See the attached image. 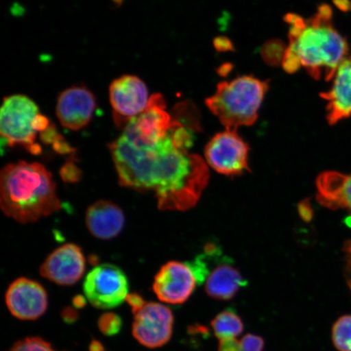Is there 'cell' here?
<instances>
[{"instance_id": "cell-1", "label": "cell", "mask_w": 351, "mask_h": 351, "mask_svg": "<svg viewBox=\"0 0 351 351\" xmlns=\"http://www.w3.org/2000/svg\"><path fill=\"white\" fill-rule=\"evenodd\" d=\"M170 132L151 144L132 142L121 135L109 149L121 186L153 192L160 210H186L199 200L209 170L199 156L176 146Z\"/></svg>"}, {"instance_id": "cell-2", "label": "cell", "mask_w": 351, "mask_h": 351, "mask_svg": "<svg viewBox=\"0 0 351 351\" xmlns=\"http://www.w3.org/2000/svg\"><path fill=\"white\" fill-rule=\"evenodd\" d=\"M332 8L322 4L317 14L309 20L296 14H288L289 45L288 49L295 53L311 77H335L337 69L348 54L346 39L332 25Z\"/></svg>"}, {"instance_id": "cell-3", "label": "cell", "mask_w": 351, "mask_h": 351, "mask_svg": "<svg viewBox=\"0 0 351 351\" xmlns=\"http://www.w3.org/2000/svg\"><path fill=\"white\" fill-rule=\"evenodd\" d=\"M0 204L7 217L27 223L60 208L53 177L39 163L19 161L6 165L0 175Z\"/></svg>"}, {"instance_id": "cell-4", "label": "cell", "mask_w": 351, "mask_h": 351, "mask_svg": "<svg viewBox=\"0 0 351 351\" xmlns=\"http://www.w3.org/2000/svg\"><path fill=\"white\" fill-rule=\"evenodd\" d=\"M269 83L251 76L219 83L216 93L206 104L228 130L254 124Z\"/></svg>"}, {"instance_id": "cell-5", "label": "cell", "mask_w": 351, "mask_h": 351, "mask_svg": "<svg viewBox=\"0 0 351 351\" xmlns=\"http://www.w3.org/2000/svg\"><path fill=\"white\" fill-rule=\"evenodd\" d=\"M39 114L37 104L27 96L13 95L4 99L0 113L2 145L23 147L33 155L41 154L42 147L36 142L39 133L35 125Z\"/></svg>"}, {"instance_id": "cell-6", "label": "cell", "mask_w": 351, "mask_h": 351, "mask_svg": "<svg viewBox=\"0 0 351 351\" xmlns=\"http://www.w3.org/2000/svg\"><path fill=\"white\" fill-rule=\"evenodd\" d=\"M83 291L90 304L99 309L115 308L130 295L126 275L111 263L95 267L86 276Z\"/></svg>"}, {"instance_id": "cell-7", "label": "cell", "mask_w": 351, "mask_h": 351, "mask_svg": "<svg viewBox=\"0 0 351 351\" xmlns=\"http://www.w3.org/2000/svg\"><path fill=\"white\" fill-rule=\"evenodd\" d=\"M150 98L146 83L137 76L124 75L114 80L109 87V99L116 125L124 129L146 110Z\"/></svg>"}, {"instance_id": "cell-8", "label": "cell", "mask_w": 351, "mask_h": 351, "mask_svg": "<svg viewBox=\"0 0 351 351\" xmlns=\"http://www.w3.org/2000/svg\"><path fill=\"white\" fill-rule=\"evenodd\" d=\"M174 122L167 112L163 95L154 94L146 110L123 129L121 136L132 142L155 143L168 136Z\"/></svg>"}, {"instance_id": "cell-9", "label": "cell", "mask_w": 351, "mask_h": 351, "mask_svg": "<svg viewBox=\"0 0 351 351\" xmlns=\"http://www.w3.org/2000/svg\"><path fill=\"white\" fill-rule=\"evenodd\" d=\"M249 147L235 131L227 130L214 136L205 149L208 165L218 173L239 175L249 171Z\"/></svg>"}, {"instance_id": "cell-10", "label": "cell", "mask_w": 351, "mask_h": 351, "mask_svg": "<svg viewBox=\"0 0 351 351\" xmlns=\"http://www.w3.org/2000/svg\"><path fill=\"white\" fill-rule=\"evenodd\" d=\"M172 311L156 302L145 304L134 313L133 335L140 344L158 348L168 343L173 335Z\"/></svg>"}, {"instance_id": "cell-11", "label": "cell", "mask_w": 351, "mask_h": 351, "mask_svg": "<svg viewBox=\"0 0 351 351\" xmlns=\"http://www.w3.org/2000/svg\"><path fill=\"white\" fill-rule=\"evenodd\" d=\"M197 284L196 276L188 263L170 261L156 275L153 291L166 304H182L194 293Z\"/></svg>"}, {"instance_id": "cell-12", "label": "cell", "mask_w": 351, "mask_h": 351, "mask_svg": "<svg viewBox=\"0 0 351 351\" xmlns=\"http://www.w3.org/2000/svg\"><path fill=\"white\" fill-rule=\"evenodd\" d=\"M96 104L95 96L87 87L73 86L60 94L56 103V116L64 128L80 130L90 124Z\"/></svg>"}, {"instance_id": "cell-13", "label": "cell", "mask_w": 351, "mask_h": 351, "mask_svg": "<svg viewBox=\"0 0 351 351\" xmlns=\"http://www.w3.org/2000/svg\"><path fill=\"white\" fill-rule=\"evenodd\" d=\"M5 300L13 317L23 320L42 317L48 306L47 293L43 285L25 278L16 279L10 285Z\"/></svg>"}, {"instance_id": "cell-14", "label": "cell", "mask_w": 351, "mask_h": 351, "mask_svg": "<svg viewBox=\"0 0 351 351\" xmlns=\"http://www.w3.org/2000/svg\"><path fill=\"white\" fill-rule=\"evenodd\" d=\"M86 258L81 247L73 243L61 245L47 256L40 267L44 278L60 285H72L82 278Z\"/></svg>"}, {"instance_id": "cell-15", "label": "cell", "mask_w": 351, "mask_h": 351, "mask_svg": "<svg viewBox=\"0 0 351 351\" xmlns=\"http://www.w3.org/2000/svg\"><path fill=\"white\" fill-rule=\"evenodd\" d=\"M331 89L320 94L327 101V120L333 125L351 116V58L342 61Z\"/></svg>"}, {"instance_id": "cell-16", "label": "cell", "mask_w": 351, "mask_h": 351, "mask_svg": "<svg viewBox=\"0 0 351 351\" xmlns=\"http://www.w3.org/2000/svg\"><path fill=\"white\" fill-rule=\"evenodd\" d=\"M125 215L119 206L111 201L99 200L90 206L86 213V225L90 234L101 240L115 238L125 226Z\"/></svg>"}, {"instance_id": "cell-17", "label": "cell", "mask_w": 351, "mask_h": 351, "mask_svg": "<svg viewBox=\"0 0 351 351\" xmlns=\"http://www.w3.org/2000/svg\"><path fill=\"white\" fill-rule=\"evenodd\" d=\"M319 203L330 209H348L351 213V175L328 171L317 180Z\"/></svg>"}, {"instance_id": "cell-18", "label": "cell", "mask_w": 351, "mask_h": 351, "mask_svg": "<svg viewBox=\"0 0 351 351\" xmlns=\"http://www.w3.org/2000/svg\"><path fill=\"white\" fill-rule=\"evenodd\" d=\"M226 261L210 273L206 282L205 291L210 298L217 300H230L241 288L247 285L240 271Z\"/></svg>"}, {"instance_id": "cell-19", "label": "cell", "mask_w": 351, "mask_h": 351, "mask_svg": "<svg viewBox=\"0 0 351 351\" xmlns=\"http://www.w3.org/2000/svg\"><path fill=\"white\" fill-rule=\"evenodd\" d=\"M210 324L215 335L219 340L236 339L244 329L243 319L232 309L221 311L213 319Z\"/></svg>"}, {"instance_id": "cell-20", "label": "cell", "mask_w": 351, "mask_h": 351, "mask_svg": "<svg viewBox=\"0 0 351 351\" xmlns=\"http://www.w3.org/2000/svg\"><path fill=\"white\" fill-rule=\"evenodd\" d=\"M332 339L339 351H351V315L340 317L333 324Z\"/></svg>"}, {"instance_id": "cell-21", "label": "cell", "mask_w": 351, "mask_h": 351, "mask_svg": "<svg viewBox=\"0 0 351 351\" xmlns=\"http://www.w3.org/2000/svg\"><path fill=\"white\" fill-rule=\"evenodd\" d=\"M284 44L279 40L267 42L262 48V56L266 63L270 65H278L283 60L285 52Z\"/></svg>"}, {"instance_id": "cell-22", "label": "cell", "mask_w": 351, "mask_h": 351, "mask_svg": "<svg viewBox=\"0 0 351 351\" xmlns=\"http://www.w3.org/2000/svg\"><path fill=\"white\" fill-rule=\"evenodd\" d=\"M99 330L106 336L117 335L122 327V319L119 315L108 313L101 315L98 322Z\"/></svg>"}, {"instance_id": "cell-23", "label": "cell", "mask_w": 351, "mask_h": 351, "mask_svg": "<svg viewBox=\"0 0 351 351\" xmlns=\"http://www.w3.org/2000/svg\"><path fill=\"white\" fill-rule=\"evenodd\" d=\"M10 351H55L46 341L39 337H29L17 341Z\"/></svg>"}, {"instance_id": "cell-24", "label": "cell", "mask_w": 351, "mask_h": 351, "mask_svg": "<svg viewBox=\"0 0 351 351\" xmlns=\"http://www.w3.org/2000/svg\"><path fill=\"white\" fill-rule=\"evenodd\" d=\"M240 346L241 351H263L265 341L260 336L249 333L240 341Z\"/></svg>"}, {"instance_id": "cell-25", "label": "cell", "mask_w": 351, "mask_h": 351, "mask_svg": "<svg viewBox=\"0 0 351 351\" xmlns=\"http://www.w3.org/2000/svg\"><path fill=\"white\" fill-rule=\"evenodd\" d=\"M60 174L64 181L69 182L77 181L81 176L80 171L72 163L65 165L61 169Z\"/></svg>"}, {"instance_id": "cell-26", "label": "cell", "mask_w": 351, "mask_h": 351, "mask_svg": "<svg viewBox=\"0 0 351 351\" xmlns=\"http://www.w3.org/2000/svg\"><path fill=\"white\" fill-rule=\"evenodd\" d=\"M298 213L304 221L309 222L313 219V210L308 199L300 202V204H298Z\"/></svg>"}, {"instance_id": "cell-27", "label": "cell", "mask_w": 351, "mask_h": 351, "mask_svg": "<svg viewBox=\"0 0 351 351\" xmlns=\"http://www.w3.org/2000/svg\"><path fill=\"white\" fill-rule=\"evenodd\" d=\"M218 351H241L240 341L236 339L219 340Z\"/></svg>"}, {"instance_id": "cell-28", "label": "cell", "mask_w": 351, "mask_h": 351, "mask_svg": "<svg viewBox=\"0 0 351 351\" xmlns=\"http://www.w3.org/2000/svg\"><path fill=\"white\" fill-rule=\"evenodd\" d=\"M126 301L130 305L132 311L134 314L142 308V307L146 304L143 300V298L138 295V293H130L128 297L126 298Z\"/></svg>"}, {"instance_id": "cell-29", "label": "cell", "mask_w": 351, "mask_h": 351, "mask_svg": "<svg viewBox=\"0 0 351 351\" xmlns=\"http://www.w3.org/2000/svg\"><path fill=\"white\" fill-rule=\"evenodd\" d=\"M333 3L342 12L351 10V2L350 0H333Z\"/></svg>"}, {"instance_id": "cell-30", "label": "cell", "mask_w": 351, "mask_h": 351, "mask_svg": "<svg viewBox=\"0 0 351 351\" xmlns=\"http://www.w3.org/2000/svg\"><path fill=\"white\" fill-rule=\"evenodd\" d=\"M77 315L72 308H66L63 313L64 322L72 323L77 319Z\"/></svg>"}, {"instance_id": "cell-31", "label": "cell", "mask_w": 351, "mask_h": 351, "mask_svg": "<svg viewBox=\"0 0 351 351\" xmlns=\"http://www.w3.org/2000/svg\"><path fill=\"white\" fill-rule=\"evenodd\" d=\"M216 47L221 51H227L232 47V45L230 41L227 40L226 38H218L216 40Z\"/></svg>"}, {"instance_id": "cell-32", "label": "cell", "mask_w": 351, "mask_h": 351, "mask_svg": "<svg viewBox=\"0 0 351 351\" xmlns=\"http://www.w3.org/2000/svg\"><path fill=\"white\" fill-rule=\"evenodd\" d=\"M73 304L76 307H78V308H81V307L84 306L86 304L85 298L82 296H77L76 298H74Z\"/></svg>"}, {"instance_id": "cell-33", "label": "cell", "mask_w": 351, "mask_h": 351, "mask_svg": "<svg viewBox=\"0 0 351 351\" xmlns=\"http://www.w3.org/2000/svg\"><path fill=\"white\" fill-rule=\"evenodd\" d=\"M90 351H104V348L99 342L94 341L90 345Z\"/></svg>"}, {"instance_id": "cell-34", "label": "cell", "mask_w": 351, "mask_h": 351, "mask_svg": "<svg viewBox=\"0 0 351 351\" xmlns=\"http://www.w3.org/2000/svg\"><path fill=\"white\" fill-rule=\"evenodd\" d=\"M345 251L351 253V241H348V243L345 244Z\"/></svg>"}, {"instance_id": "cell-35", "label": "cell", "mask_w": 351, "mask_h": 351, "mask_svg": "<svg viewBox=\"0 0 351 351\" xmlns=\"http://www.w3.org/2000/svg\"><path fill=\"white\" fill-rule=\"evenodd\" d=\"M345 223L346 226H348L349 228H351V216L346 217L345 219Z\"/></svg>"}, {"instance_id": "cell-36", "label": "cell", "mask_w": 351, "mask_h": 351, "mask_svg": "<svg viewBox=\"0 0 351 351\" xmlns=\"http://www.w3.org/2000/svg\"><path fill=\"white\" fill-rule=\"evenodd\" d=\"M351 261V260H350ZM350 266H351V261H350Z\"/></svg>"}]
</instances>
